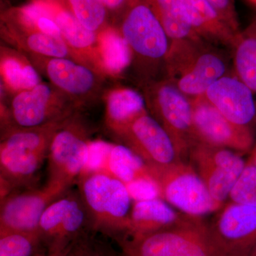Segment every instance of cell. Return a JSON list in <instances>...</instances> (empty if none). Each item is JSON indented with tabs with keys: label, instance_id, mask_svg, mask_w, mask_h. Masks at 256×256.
Wrapping results in <instances>:
<instances>
[{
	"label": "cell",
	"instance_id": "obj_1",
	"mask_svg": "<svg viewBox=\"0 0 256 256\" xmlns=\"http://www.w3.org/2000/svg\"><path fill=\"white\" fill-rule=\"evenodd\" d=\"M60 122L32 128H13L0 146L1 198L22 188H31L48 156Z\"/></svg>",
	"mask_w": 256,
	"mask_h": 256
},
{
	"label": "cell",
	"instance_id": "obj_2",
	"mask_svg": "<svg viewBox=\"0 0 256 256\" xmlns=\"http://www.w3.org/2000/svg\"><path fill=\"white\" fill-rule=\"evenodd\" d=\"M77 184L94 232L122 238L133 204L126 184L106 169L85 170Z\"/></svg>",
	"mask_w": 256,
	"mask_h": 256
},
{
	"label": "cell",
	"instance_id": "obj_3",
	"mask_svg": "<svg viewBox=\"0 0 256 256\" xmlns=\"http://www.w3.org/2000/svg\"><path fill=\"white\" fill-rule=\"evenodd\" d=\"M202 40L170 42L165 60L166 78L190 98L204 95L218 79L226 75V56Z\"/></svg>",
	"mask_w": 256,
	"mask_h": 256
},
{
	"label": "cell",
	"instance_id": "obj_4",
	"mask_svg": "<svg viewBox=\"0 0 256 256\" xmlns=\"http://www.w3.org/2000/svg\"><path fill=\"white\" fill-rule=\"evenodd\" d=\"M132 53V64L148 82L156 80L160 68L165 70L170 40L150 6L144 0H130L120 30Z\"/></svg>",
	"mask_w": 256,
	"mask_h": 256
},
{
	"label": "cell",
	"instance_id": "obj_5",
	"mask_svg": "<svg viewBox=\"0 0 256 256\" xmlns=\"http://www.w3.org/2000/svg\"><path fill=\"white\" fill-rule=\"evenodd\" d=\"M126 256H220L203 217L186 214L159 232L118 239Z\"/></svg>",
	"mask_w": 256,
	"mask_h": 256
},
{
	"label": "cell",
	"instance_id": "obj_6",
	"mask_svg": "<svg viewBox=\"0 0 256 256\" xmlns=\"http://www.w3.org/2000/svg\"><path fill=\"white\" fill-rule=\"evenodd\" d=\"M146 108L169 134L183 161L198 142L195 132L191 98L168 78L146 82Z\"/></svg>",
	"mask_w": 256,
	"mask_h": 256
},
{
	"label": "cell",
	"instance_id": "obj_7",
	"mask_svg": "<svg viewBox=\"0 0 256 256\" xmlns=\"http://www.w3.org/2000/svg\"><path fill=\"white\" fill-rule=\"evenodd\" d=\"M146 168L158 186L160 198L178 212L203 217L220 210L192 164L180 161L166 165L146 164Z\"/></svg>",
	"mask_w": 256,
	"mask_h": 256
},
{
	"label": "cell",
	"instance_id": "obj_8",
	"mask_svg": "<svg viewBox=\"0 0 256 256\" xmlns=\"http://www.w3.org/2000/svg\"><path fill=\"white\" fill-rule=\"evenodd\" d=\"M90 141L86 130L73 116L54 134L48 152V182L70 188L88 160Z\"/></svg>",
	"mask_w": 256,
	"mask_h": 256
},
{
	"label": "cell",
	"instance_id": "obj_9",
	"mask_svg": "<svg viewBox=\"0 0 256 256\" xmlns=\"http://www.w3.org/2000/svg\"><path fill=\"white\" fill-rule=\"evenodd\" d=\"M94 230L92 220L78 188H69L44 212L38 232L48 252L70 246Z\"/></svg>",
	"mask_w": 256,
	"mask_h": 256
},
{
	"label": "cell",
	"instance_id": "obj_10",
	"mask_svg": "<svg viewBox=\"0 0 256 256\" xmlns=\"http://www.w3.org/2000/svg\"><path fill=\"white\" fill-rule=\"evenodd\" d=\"M208 234L220 256H248L256 244V206L232 203L220 208Z\"/></svg>",
	"mask_w": 256,
	"mask_h": 256
},
{
	"label": "cell",
	"instance_id": "obj_11",
	"mask_svg": "<svg viewBox=\"0 0 256 256\" xmlns=\"http://www.w3.org/2000/svg\"><path fill=\"white\" fill-rule=\"evenodd\" d=\"M69 188L48 182L42 188L14 192L1 198L0 234L38 232L44 212Z\"/></svg>",
	"mask_w": 256,
	"mask_h": 256
},
{
	"label": "cell",
	"instance_id": "obj_12",
	"mask_svg": "<svg viewBox=\"0 0 256 256\" xmlns=\"http://www.w3.org/2000/svg\"><path fill=\"white\" fill-rule=\"evenodd\" d=\"M191 101L198 142L222 146L240 154L250 152L256 143L252 128L232 122L203 95L191 98Z\"/></svg>",
	"mask_w": 256,
	"mask_h": 256
},
{
	"label": "cell",
	"instance_id": "obj_13",
	"mask_svg": "<svg viewBox=\"0 0 256 256\" xmlns=\"http://www.w3.org/2000/svg\"><path fill=\"white\" fill-rule=\"evenodd\" d=\"M146 164L183 161L168 133L151 114H141L116 136Z\"/></svg>",
	"mask_w": 256,
	"mask_h": 256
},
{
	"label": "cell",
	"instance_id": "obj_14",
	"mask_svg": "<svg viewBox=\"0 0 256 256\" xmlns=\"http://www.w3.org/2000/svg\"><path fill=\"white\" fill-rule=\"evenodd\" d=\"M12 120L14 128L42 127L62 122L72 116V110L46 84L18 92L12 102Z\"/></svg>",
	"mask_w": 256,
	"mask_h": 256
},
{
	"label": "cell",
	"instance_id": "obj_15",
	"mask_svg": "<svg viewBox=\"0 0 256 256\" xmlns=\"http://www.w3.org/2000/svg\"><path fill=\"white\" fill-rule=\"evenodd\" d=\"M254 92L236 75H225L204 94L220 114L234 124L252 128L256 121Z\"/></svg>",
	"mask_w": 256,
	"mask_h": 256
},
{
	"label": "cell",
	"instance_id": "obj_16",
	"mask_svg": "<svg viewBox=\"0 0 256 256\" xmlns=\"http://www.w3.org/2000/svg\"><path fill=\"white\" fill-rule=\"evenodd\" d=\"M188 23L197 36L212 44L233 48L240 32H236L207 0H182Z\"/></svg>",
	"mask_w": 256,
	"mask_h": 256
},
{
	"label": "cell",
	"instance_id": "obj_17",
	"mask_svg": "<svg viewBox=\"0 0 256 256\" xmlns=\"http://www.w3.org/2000/svg\"><path fill=\"white\" fill-rule=\"evenodd\" d=\"M185 215L160 197L133 202L128 230L122 238L141 236L170 228Z\"/></svg>",
	"mask_w": 256,
	"mask_h": 256
},
{
	"label": "cell",
	"instance_id": "obj_18",
	"mask_svg": "<svg viewBox=\"0 0 256 256\" xmlns=\"http://www.w3.org/2000/svg\"><path fill=\"white\" fill-rule=\"evenodd\" d=\"M46 70L50 82L68 95H88L97 84L90 68L66 58H50Z\"/></svg>",
	"mask_w": 256,
	"mask_h": 256
},
{
	"label": "cell",
	"instance_id": "obj_19",
	"mask_svg": "<svg viewBox=\"0 0 256 256\" xmlns=\"http://www.w3.org/2000/svg\"><path fill=\"white\" fill-rule=\"evenodd\" d=\"M146 108V98L139 92L128 88L112 90L106 100V126L116 136L148 112Z\"/></svg>",
	"mask_w": 256,
	"mask_h": 256
},
{
	"label": "cell",
	"instance_id": "obj_20",
	"mask_svg": "<svg viewBox=\"0 0 256 256\" xmlns=\"http://www.w3.org/2000/svg\"><path fill=\"white\" fill-rule=\"evenodd\" d=\"M156 15L170 42L201 40L188 23L182 0H144Z\"/></svg>",
	"mask_w": 256,
	"mask_h": 256
},
{
	"label": "cell",
	"instance_id": "obj_21",
	"mask_svg": "<svg viewBox=\"0 0 256 256\" xmlns=\"http://www.w3.org/2000/svg\"><path fill=\"white\" fill-rule=\"evenodd\" d=\"M233 50L235 75L256 94V16L239 33Z\"/></svg>",
	"mask_w": 256,
	"mask_h": 256
},
{
	"label": "cell",
	"instance_id": "obj_22",
	"mask_svg": "<svg viewBox=\"0 0 256 256\" xmlns=\"http://www.w3.org/2000/svg\"><path fill=\"white\" fill-rule=\"evenodd\" d=\"M98 38L101 66L112 75L124 73L132 64V53L120 32L107 28Z\"/></svg>",
	"mask_w": 256,
	"mask_h": 256
},
{
	"label": "cell",
	"instance_id": "obj_23",
	"mask_svg": "<svg viewBox=\"0 0 256 256\" xmlns=\"http://www.w3.org/2000/svg\"><path fill=\"white\" fill-rule=\"evenodd\" d=\"M106 169L126 184L139 178H152L146 162L124 144H112Z\"/></svg>",
	"mask_w": 256,
	"mask_h": 256
},
{
	"label": "cell",
	"instance_id": "obj_24",
	"mask_svg": "<svg viewBox=\"0 0 256 256\" xmlns=\"http://www.w3.org/2000/svg\"><path fill=\"white\" fill-rule=\"evenodd\" d=\"M53 18L60 26L64 40L73 50H87L98 42L96 32L86 28L70 12L54 9Z\"/></svg>",
	"mask_w": 256,
	"mask_h": 256
},
{
	"label": "cell",
	"instance_id": "obj_25",
	"mask_svg": "<svg viewBox=\"0 0 256 256\" xmlns=\"http://www.w3.org/2000/svg\"><path fill=\"white\" fill-rule=\"evenodd\" d=\"M47 252L38 232L0 234V256H40Z\"/></svg>",
	"mask_w": 256,
	"mask_h": 256
},
{
	"label": "cell",
	"instance_id": "obj_26",
	"mask_svg": "<svg viewBox=\"0 0 256 256\" xmlns=\"http://www.w3.org/2000/svg\"><path fill=\"white\" fill-rule=\"evenodd\" d=\"M2 74L8 86L23 92L41 84L40 75L32 65L14 56L5 57L2 60Z\"/></svg>",
	"mask_w": 256,
	"mask_h": 256
},
{
	"label": "cell",
	"instance_id": "obj_27",
	"mask_svg": "<svg viewBox=\"0 0 256 256\" xmlns=\"http://www.w3.org/2000/svg\"><path fill=\"white\" fill-rule=\"evenodd\" d=\"M72 14L80 23L92 32L105 24L107 8L100 0H68Z\"/></svg>",
	"mask_w": 256,
	"mask_h": 256
},
{
	"label": "cell",
	"instance_id": "obj_28",
	"mask_svg": "<svg viewBox=\"0 0 256 256\" xmlns=\"http://www.w3.org/2000/svg\"><path fill=\"white\" fill-rule=\"evenodd\" d=\"M26 38V46L37 54L54 58H66L68 46L64 38H55L36 30H32Z\"/></svg>",
	"mask_w": 256,
	"mask_h": 256
},
{
	"label": "cell",
	"instance_id": "obj_29",
	"mask_svg": "<svg viewBox=\"0 0 256 256\" xmlns=\"http://www.w3.org/2000/svg\"><path fill=\"white\" fill-rule=\"evenodd\" d=\"M232 203L256 206V166L248 160L245 168L229 194Z\"/></svg>",
	"mask_w": 256,
	"mask_h": 256
},
{
	"label": "cell",
	"instance_id": "obj_30",
	"mask_svg": "<svg viewBox=\"0 0 256 256\" xmlns=\"http://www.w3.org/2000/svg\"><path fill=\"white\" fill-rule=\"evenodd\" d=\"M94 232L84 234L75 240L67 256H117L108 244L96 238Z\"/></svg>",
	"mask_w": 256,
	"mask_h": 256
},
{
	"label": "cell",
	"instance_id": "obj_31",
	"mask_svg": "<svg viewBox=\"0 0 256 256\" xmlns=\"http://www.w3.org/2000/svg\"><path fill=\"white\" fill-rule=\"evenodd\" d=\"M126 186L133 202L160 197L159 190L152 178H139L127 184Z\"/></svg>",
	"mask_w": 256,
	"mask_h": 256
},
{
	"label": "cell",
	"instance_id": "obj_32",
	"mask_svg": "<svg viewBox=\"0 0 256 256\" xmlns=\"http://www.w3.org/2000/svg\"><path fill=\"white\" fill-rule=\"evenodd\" d=\"M218 10V12L236 32H240L238 14L234 0H207Z\"/></svg>",
	"mask_w": 256,
	"mask_h": 256
},
{
	"label": "cell",
	"instance_id": "obj_33",
	"mask_svg": "<svg viewBox=\"0 0 256 256\" xmlns=\"http://www.w3.org/2000/svg\"><path fill=\"white\" fill-rule=\"evenodd\" d=\"M34 30H36L55 38H64L60 26L50 16H43L38 18Z\"/></svg>",
	"mask_w": 256,
	"mask_h": 256
},
{
	"label": "cell",
	"instance_id": "obj_34",
	"mask_svg": "<svg viewBox=\"0 0 256 256\" xmlns=\"http://www.w3.org/2000/svg\"><path fill=\"white\" fill-rule=\"evenodd\" d=\"M107 9L118 10L127 6L130 0H100Z\"/></svg>",
	"mask_w": 256,
	"mask_h": 256
},
{
	"label": "cell",
	"instance_id": "obj_35",
	"mask_svg": "<svg viewBox=\"0 0 256 256\" xmlns=\"http://www.w3.org/2000/svg\"><path fill=\"white\" fill-rule=\"evenodd\" d=\"M72 246V245H70V246L65 248L57 249V250L47 252L40 256H67Z\"/></svg>",
	"mask_w": 256,
	"mask_h": 256
},
{
	"label": "cell",
	"instance_id": "obj_36",
	"mask_svg": "<svg viewBox=\"0 0 256 256\" xmlns=\"http://www.w3.org/2000/svg\"><path fill=\"white\" fill-rule=\"evenodd\" d=\"M250 156H249L248 160L252 161V164L256 166V142L252 148V150L250 151Z\"/></svg>",
	"mask_w": 256,
	"mask_h": 256
},
{
	"label": "cell",
	"instance_id": "obj_37",
	"mask_svg": "<svg viewBox=\"0 0 256 256\" xmlns=\"http://www.w3.org/2000/svg\"><path fill=\"white\" fill-rule=\"evenodd\" d=\"M248 256H256V244L255 246L252 248V252L249 254Z\"/></svg>",
	"mask_w": 256,
	"mask_h": 256
},
{
	"label": "cell",
	"instance_id": "obj_38",
	"mask_svg": "<svg viewBox=\"0 0 256 256\" xmlns=\"http://www.w3.org/2000/svg\"><path fill=\"white\" fill-rule=\"evenodd\" d=\"M44 1H47V2L50 1V2H52V1H56V0H44Z\"/></svg>",
	"mask_w": 256,
	"mask_h": 256
},
{
	"label": "cell",
	"instance_id": "obj_39",
	"mask_svg": "<svg viewBox=\"0 0 256 256\" xmlns=\"http://www.w3.org/2000/svg\"><path fill=\"white\" fill-rule=\"evenodd\" d=\"M252 1L256 3V0H252Z\"/></svg>",
	"mask_w": 256,
	"mask_h": 256
}]
</instances>
